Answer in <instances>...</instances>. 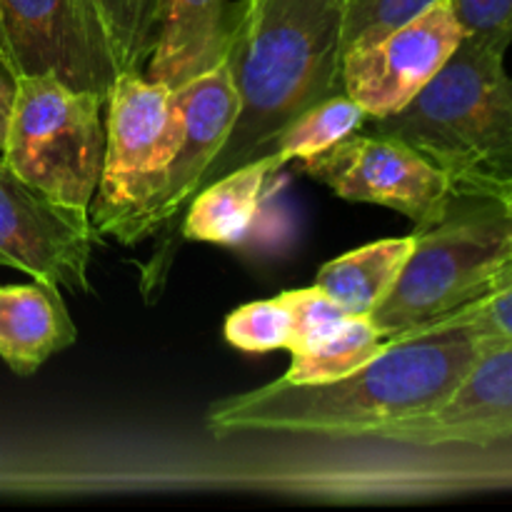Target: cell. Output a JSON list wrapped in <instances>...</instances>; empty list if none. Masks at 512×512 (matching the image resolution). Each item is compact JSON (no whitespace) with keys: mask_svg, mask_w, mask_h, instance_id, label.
<instances>
[{"mask_svg":"<svg viewBox=\"0 0 512 512\" xmlns=\"http://www.w3.org/2000/svg\"><path fill=\"white\" fill-rule=\"evenodd\" d=\"M435 328H468L480 338H505L512 340V283L505 288L493 290L433 323L423 325L418 330ZM415 333V330H413ZM408 335V333H405Z\"/></svg>","mask_w":512,"mask_h":512,"instance_id":"cell-22","label":"cell"},{"mask_svg":"<svg viewBox=\"0 0 512 512\" xmlns=\"http://www.w3.org/2000/svg\"><path fill=\"white\" fill-rule=\"evenodd\" d=\"M345 10L348 0H240L233 5L228 58L238 115L200 188L273 153L280 133L303 110L343 90Z\"/></svg>","mask_w":512,"mask_h":512,"instance_id":"cell-2","label":"cell"},{"mask_svg":"<svg viewBox=\"0 0 512 512\" xmlns=\"http://www.w3.org/2000/svg\"><path fill=\"white\" fill-rule=\"evenodd\" d=\"M3 163L75 210H90L105 153V98L73 88L53 73L15 75Z\"/></svg>","mask_w":512,"mask_h":512,"instance_id":"cell-6","label":"cell"},{"mask_svg":"<svg viewBox=\"0 0 512 512\" xmlns=\"http://www.w3.org/2000/svg\"><path fill=\"white\" fill-rule=\"evenodd\" d=\"M370 133L393 135L423 153L460 198L512 195V75L505 53L463 38L413 103L373 120Z\"/></svg>","mask_w":512,"mask_h":512,"instance_id":"cell-3","label":"cell"},{"mask_svg":"<svg viewBox=\"0 0 512 512\" xmlns=\"http://www.w3.org/2000/svg\"><path fill=\"white\" fill-rule=\"evenodd\" d=\"M113 50L118 73H140L158 40L163 0H90Z\"/></svg>","mask_w":512,"mask_h":512,"instance_id":"cell-19","label":"cell"},{"mask_svg":"<svg viewBox=\"0 0 512 512\" xmlns=\"http://www.w3.org/2000/svg\"><path fill=\"white\" fill-rule=\"evenodd\" d=\"M365 120H368V113L340 90V93L323 98L320 103L303 110L280 133L273 153H278V158L285 165L290 160L315 158V155L325 153L328 148L338 145L340 140L358 133L365 125Z\"/></svg>","mask_w":512,"mask_h":512,"instance_id":"cell-18","label":"cell"},{"mask_svg":"<svg viewBox=\"0 0 512 512\" xmlns=\"http://www.w3.org/2000/svg\"><path fill=\"white\" fill-rule=\"evenodd\" d=\"M413 235L398 283L370 315L390 340L512 283V218L503 200L455 195Z\"/></svg>","mask_w":512,"mask_h":512,"instance_id":"cell-4","label":"cell"},{"mask_svg":"<svg viewBox=\"0 0 512 512\" xmlns=\"http://www.w3.org/2000/svg\"><path fill=\"white\" fill-rule=\"evenodd\" d=\"M300 170L328 185L338 198L383 205L415 225L438 220L455 198L448 178L413 145L370 130L300 160Z\"/></svg>","mask_w":512,"mask_h":512,"instance_id":"cell-8","label":"cell"},{"mask_svg":"<svg viewBox=\"0 0 512 512\" xmlns=\"http://www.w3.org/2000/svg\"><path fill=\"white\" fill-rule=\"evenodd\" d=\"M75 340L78 328L58 288L38 280L0 285V358L15 375H33Z\"/></svg>","mask_w":512,"mask_h":512,"instance_id":"cell-15","label":"cell"},{"mask_svg":"<svg viewBox=\"0 0 512 512\" xmlns=\"http://www.w3.org/2000/svg\"><path fill=\"white\" fill-rule=\"evenodd\" d=\"M0 65L13 78L53 73L103 98L118 78L90 0H0Z\"/></svg>","mask_w":512,"mask_h":512,"instance_id":"cell-7","label":"cell"},{"mask_svg":"<svg viewBox=\"0 0 512 512\" xmlns=\"http://www.w3.org/2000/svg\"><path fill=\"white\" fill-rule=\"evenodd\" d=\"M390 343L393 340L368 315H345L338 325L290 353L283 378L290 383H330L363 368Z\"/></svg>","mask_w":512,"mask_h":512,"instance_id":"cell-17","label":"cell"},{"mask_svg":"<svg viewBox=\"0 0 512 512\" xmlns=\"http://www.w3.org/2000/svg\"><path fill=\"white\" fill-rule=\"evenodd\" d=\"M413 248V233L368 243L328 260L315 275V285L325 290L345 313L370 318L398 283Z\"/></svg>","mask_w":512,"mask_h":512,"instance_id":"cell-16","label":"cell"},{"mask_svg":"<svg viewBox=\"0 0 512 512\" xmlns=\"http://www.w3.org/2000/svg\"><path fill=\"white\" fill-rule=\"evenodd\" d=\"M465 38L508 50L512 43V0H450Z\"/></svg>","mask_w":512,"mask_h":512,"instance_id":"cell-23","label":"cell"},{"mask_svg":"<svg viewBox=\"0 0 512 512\" xmlns=\"http://www.w3.org/2000/svg\"><path fill=\"white\" fill-rule=\"evenodd\" d=\"M95 240L88 210L55 203L0 158V265L50 288L90 293Z\"/></svg>","mask_w":512,"mask_h":512,"instance_id":"cell-10","label":"cell"},{"mask_svg":"<svg viewBox=\"0 0 512 512\" xmlns=\"http://www.w3.org/2000/svg\"><path fill=\"white\" fill-rule=\"evenodd\" d=\"M478 353L480 335L468 328L415 330L395 338L363 368L330 383L278 378L215 400L205 413V425L215 435L378 438L385 425L440 408Z\"/></svg>","mask_w":512,"mask_h":512,"instance_id":"cell-1","label":"cell"},{"mask_svg":"<svg viewBox=\"0 0 512 512\" xmlns=\"http://www.w3.org/2000/svg\"><path fill=\"white\" fill-rule=\"evenodd\" d=\"M225 340L243 353L265 355L275 350H288L293 338V313L280 293L278 298L255 300L235 308L225 318Z\"/></svg>","mask_w":512,"mask_h":512,"instance_id":"cell-20","label":"cell"},{"mask_svg":"<svg viewBox=\"0 0 512 512\" xmlns=\"http://www.w3.org/2000/svg\"><path fill=\"white\" fill-rule=\"evenodd\" d=\"M503 203H505V205H508V213H510V218H512V195H510V198H508V200H503Z\"/></svg>","mask_w":512,"mask_h":512,"instance_id":"cell-25","label":"cell"},{"mask_svg":"<svg viewBox=\"0 0 512 512\" xmlns=\"http://www.w3.org/2000/svg\"><path fill=\"white\" fill-rule=\"evenodd\" d=\"M15 100V80L8 70L0 65V150L5 145V133H8L10 110H13Z\"/></svg>","mask_w":512,"mask_h":512,"instance_id":"cell-24","label":"cell"},{"mask_svg":"<svg viewBox=\"0 0 512 512\" xmlns=\"http://www.w3.org/2000/svg\"><path fill=\"white\" fill-rule=\"evenodd\" d=\"M378 438L415 448L490 445L512 440V340L480 338V353L440 408L385 425Z\"/></svg>","mask_w":512,"mask_h":512,"instance_id":"cell-11","label":"cell"},{"mask_svg":"<svg viewBox=\"0 0 512 512\" xmlns=\"http://www.w3.org/2000/svg\"><path fill=\"white\" fill-rule=\"evenodd\" d=\"M228 0H163L150 80L175 90L213 70L228 53Z\"/></svg>","mask_w":512,"mask_h":512,"instance_id":"cell-13","label":"cell"},{"mask_svg":"<svg viewBox=\"0 0 512 512\" xmlns=\"http://www.w3.org/2000/svg\"><path fill=\"white\" fill-rule=\"evenodd\" d=\"M105 153L90 223L98 238L135 245L160 233L183 120L173 90L143 70L118 73L105 95Z\"/></svg>","mask_w":512,"mask_h":512,"instance_id":"cell-5","label":"cell"},{"mask_svg":"<svg viewBox=\"0 0 512 512\" xmlns=\"http://www.w3.org/2000/svg\"><path fill=\"white\" fill-rule=\"evenodd\" d=\"M465 30L450 0H438L415 18L343 55V93L370 120L390 118L418 98L463 43Z\"/></svg>","mask_w":512,"mask_h":512,"instance_id":"cell-9","label":"cell"},{"mask_svg":"<svg viewBox=\"0 0 512 512\" xmlns=\"http://www.w3.org/2000/svg\"><path fill=\"white\" fill-rule=\"evenodd\" d=\"M173 98L183 120V140L170 168L168 193L160 210V230L173 225L178 215L185 213L203 183V175L208 173L233 130L238 115V90L228 53L213 70L175 88Z\"/></svg>","mask_w":512,"mask_h":512,"instance_id":"cell-12","label":"cell"},{"mask_svg":"<svg viewBox=\"0 0 512 512\" xmlns=\"http://www.w3.org/2000/svg\"><path fill=\"white\" fill-rule=\"evenodd\" d=\"M438 0H348L343 25V55L355 45L370 43L395 25L415 18Z\"/></svg>","mask_w":512,"mask_h":512,"instance_id":"cell-21","label":"cell"},{"mask_svg":"<svg viewBox=\"0 0 512 512\" xmlns=\"http://www.w3.org/2000/svg\"><path fill=\"white\" fill-rule=\"evenodd\" d=\"M285 168L278 153L260 155L200 188L185 208L183 238L195 243L240 245L253 235L275 175Z\"/></svg>","mask_w":512,"mask_h":512,"instance_id":"cell-14","label":"cell"}]
</instances>
